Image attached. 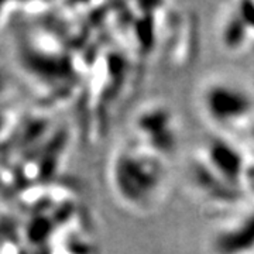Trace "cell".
<instances>
[{
	"mask_svg": "<svg viewBox=\"0 0 254 254\" xmlns=\"http://www.w3.org/2000/svg\"><path fill=\"white\" fill-rule=\"evenodd\" d=\"M122 147L110 163L109 178L113 193L127 208L148 210L165 192V161L140 141Z\"/></svg>",
	"mask_w": 254,
	"mask_h": 254,
	"instance_id": "obj_1",
	"label": "cell"
},
{
	"mask_svg": "<svg viewBox=\"0 0 254 254\" xmlns=\"http://www.w3.org/2000/svg\"><path fill=\"white\" fill-rule=\"evenodd\" d=\"M202 109L219 126H240L253 112V100L243 88L226 79L208 82L200 95Z\"/></svg>",
	"mask_w": 254,
	"mask_h": 254,
	"instance_id": "obj_2",
	"label": "cell"
},
{
	"mask_svg": "<svg viewBox=\"0 0 254 254\" xmlns=\"http://www.w3.org/2000/svg\"><path fill=\"white\" fill-rule=\"evenodd\" d=\"M136 133L137 141L163 157L177 145V120L165 106L153 105L138 113Z\"/></svg>",
	"mask_w": 254,
	"mask_h": 254,
	"instance_id": "obj_3",
	"label": "cell"
},
{
	"mask_svg": "<svg viewBox=\"0 0 254 254\" xmlns=\"http://www.w3.org/2000/svg\"><path fill=\"white\" fill-rule=\"evenodd\" d=\"M212 254H254V208L229 218L212 233Z\"/></svg>",
	"mask_w": 254,
	"mask_h": 254,
	"instance_id": "obj_4",
	"label": "cell"
}]
</instances>
